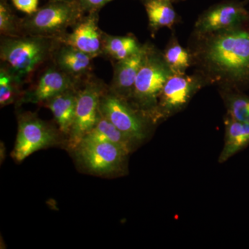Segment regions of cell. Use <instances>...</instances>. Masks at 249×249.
<instances>
[{"label": "cell", "instance_id": "obj_1", "mask_svg": "<svg viewBox=\"0 0 249 249\" xmlns=\"http://www.w3.org/2000/svg\"><path fill=\"white\" fill-rule=\"evenodd\" d=\"M187 48L195 71L219 89H249V20L237 27L191 34Z\"/></svg>", "mask_w": 249, "mask_h": 249}, {"label": "cell", "instance_id": "obj_2", "mask_svg": "<svg viewBox=\"0 0 249 249\" xmlns=\"http://www.w3.org/2000/svg\"><path fill=\"white\" fill-rule=\"evenodd\" d=\"M60 44L58 37L27 34L5 37L0 46L3 67L22 83L53 56Z\"/></svg>", "mask_w": 249, "mask_h": 249}, {"label": "cell", "instance_id": "obj_3", "mask_svg": "<svg viewBox=\"0 0 249 249\" xmlns=\"http://www.w3.org/2000/svg\"><path fill=\"white\" fill-rule=\"evenodd\" d=\"M145 58L134 84L129 102L155 124L157 121L159 98L167 80L173 74L163 52L146 42Z\"/></svg>", "mask_w": 249, "mask_h": 249}, {"label": "cell", "instance_id": "obj_4", "mask_svg": "<svg viewBox=\"0 0 249 249\" xmlns=\"http://www.w3.org/2000/svg\"><path fill=\"white\" fill-rule=\"evenodd\" d=\"M84 14L76 0L50 1L21 20L22 30L27 35L60 37Z\"/></svg>", "mask_w": 249, "mask_h": 249}, {"label": "cell", "instance_id": "obj_5", "mask_svg": "<svg viewBox=\"0 0 249 249\" xmlns=\"http://www.w3.org/2000/svg\"><path fill=\"white\" fill-rule=\"evenodd\" d=\"M100 112L134 142L146 138L150 126L155 124L129 101L109 89L101 96Z\"/></svg>", "mask_w": 249, "mask_h": 249}, {"label": "cell", "instance_id": "obj_6", "mask_svg": "<svg viewBox=\"0 0 249 249\" xmlns=\"http://www.w3.org/2000/svg\"><path fill=\"white\" fill-rule=\"evenodd\" d=\"M77 160L91 173L111 175L124 168L129 152L116 144L84 137L74 149Z\"/></svg>", "mask_w": 249, "mask_h": 249}, {"label": "cell", "instance_id": "obj_7", "mask_svg": "<svg viewBox=\"0 0 249 249\" xmlns=\"http://www.w3.org/2000/svg\"><path fill=\"white\" fill-rule=\"evenodd\" d=\"M206 86L204 78L196 71L192 74L173 73L165 83L159 98L158 122L183 110L195 95Z\"/></svg>", "mask_w": 249, "mask_h": 249}, {"label": "cell", "instance_id": "obj_8", "mask_svg": "<svg viewBox=\"0 0 249 249\" xmlns=\"http://www.w3.org/2000/svg\"><path fill=\"white\" fill-rule=\"evenodd\" d=\"M106 90L102 82L91 78L78 91L76 114L70 132V148L76 149L98 122L101 116L100 101Z\"/></svg>", "mask_w": 249, "mask_h": 249}, {"label": "cell", "instance_id": "obj_9", "mask_svg": "<svg viewBox=\"0 0 249 249\" xmlns=\"http://www.w3.org/2000/svg\"><path fill=\"white\" fill-rule=\"evenodd\" d=\"M59 142L56 131L33 114L21 116L13 157L20 162L34 152L55 145Z\"/></svg>", "mask_w": 249, "mask_h": 249}, {"label": "cell", "instance_id": "obj_10", "mask_svg": "<svg viewBox=\"0 0 249 249\" xmlns=\"http://www.w3.org/2000/svg\"><path fill=\"white\" fill-rule=\"evenodd\" d=\"M249 20V11L237 1H224L211 6L196 19L193 35H204L237 27Z\"/></svg>", "mask_w": 249, "mask_h": 249}, {"label": "cell", "instance_id": "obj_11", "mask_svg": "<svg viewBox=\"0 0 249 249\" xmlns=\"http://www.w3.org/2000/svg\"><path fill=\"white\" fill-rule=\"evenodd\" d=\"M103 35L98 27V12L83 16L71 32L58 37L61 43L71 46L93 58L103 54Z\"/></svg>", "mask_w": 249, "mask_h": 249}, {"label": "cell", "instance_id": "obj_12", "mask_svg": "<svg viewBox=\"0 0 249 249\" xmlns=\"http://www.w3.org/2000/svg\"><path fill=\"white\" fill-rule=\"evenodd\" d=\"M77 80L55 65L49 67L41 74L34 88L24 94L21 102L46 103L54 96L76 88Z\"/></svg>", "mask_w": 249, "mask_h": 249}, {"label": "cell", "instance_id": "obj_13", "mask_svg": "<svg viewBox=\"0 0 249 249\" xmlns=\"http://www.w3.org/2000/svg\"><path fill=\"white\" fill-rule=\"evenodd\" d=\"M146 52L145 43L137 53L116 62L112 82L109 89L117 96L129 101L139 70Z\"/></svg>", "mask_w": 249, "mask_h": 249}, {"label": "cell", "instance_id": "obj_14", "mask_svg": "<svg viewBox=\"0 0 249 249\" xmlns=\"http://www.w3.org/2000/svg\"><path fill=\"white\" fill-rule=\"evenodd\" d=\"M53 56L55 66L75 79H79L91 70L92 57L71 46L60 42Z\"/></svg>", "mask_w": 249, "mask_h": 249}, {"label": "cell", "instance_id": "obj_15", "mask_svg": "<svg viewBox=\"0 0 249 249\" xmlns=\"http://www.w3.org/2000/svg\"><path fill=\"white\" fill-rule=\"evenodd\" d=\"M78 91L71 88L54 96L45 103L52 111L60 132L70 134L76 114Z\"/></svg>", "mask_w": 249, "mask_h": 249}, {"label": "cell", "instance_id": "obj_16", "mask_svg": "<svg viewBox=\"0 0 249 249\" xmlns=\"http://www.w3.org/2000/svg\"><path fill=\"white\" fill-rule=\"evenodd\" d=\"M152 36L163 28L172 29L181 21L171 0H143Z\"/></svg>", "mask_w": 249, "mask_h": 249}, {"label": "cell", "instance_id": "obj_17", "mask_svg": "<svg viewBox=\"0 0 249 249\" xmlns=\"http://www.w3.org/2000/svg\"><path fill=\"white\" fill-rule=\"evenodd\" d=\"M225 142L219 161H226L249 145V124L234 120L227 116L225 119Z\"/></svg>", "mask_w": 249, "mask_h": 249}, {"label": "cell", "instance_id": "obj_18", "mask_svg": "<svg viewBox=\"0 0 249 249\" xmlns=\"http://www.w3.org/2000/svg\"><path fill=\"white\" fill-rule=\"evenodd\" d=\"M142 44L133 34L123 36L103 35V54L115 60H124L137 53L142 49Z\"/></svg>", "mask_w": 249, "mask_h": 249}, {"label": "cell", "instance_id": "obj_19", "mask_svg": "<svg viewBox=\"0 0 249 249\" xmlns=\"http://www.w3.org/2000/svg\"><path fill=\"white\" fill-rule=\"evenodd\" d=\"M85 137L112 142L123 147L129 153L132 150L134 143L129 137L123 133L101 114L94 127Z\"/></svg>", "mask_w": 249, "mask_h": 249}, {"label": "cell", "instance_id": "obj_20", "mask_svg": "<svg viewBox=\"0 0 249 249\" xmlns=\"http://www.w3.org/2000/svg\"><path fill=\"white\" fill-rule=\"evenodd\" d=\"M163 55L173 73H186L187 70L193 67L191 52L178 42L175 34H172L163 51Z\"/></svg>", "mask_w": 249, "mask_h": 249}, {"label": "cell", "instance_id": "obj_21", "mask_svg": "<svg viewBox=\"0 0 249 249\" xmlns=\"http://www.w3.org/2000/svg\"><path fill=\"white\" fill-rule=\"evenodd\" d=\"M227 115L234 120L249 124V96L240 90L220 89Z\"/></svg>", "mask_w": 249, "mask_h": 249}, {"label": "cell", "instance_id": "obj_22", "mask_svg": "<svg viewBox=\"0 0 249 249\" xmlns=\"http://www.w3.org/2000/svg\"><path fill=\"white\" fill-rule=\"evenodd\" d=\"M19 83L9 70L1 66L0 70V104L8 106L14 102Z\"/></svg>", "mask_w": 249, "mask_h": 249}, {"label": "cell", "instance_id": "obj_23", "mask_svg": "<svg viewBox=\"0 0 249 249\" xmlns=\"http://www.w3.org/2000/svg\"><path fill=\"white\" fill-rule=\"evenodd\" d=\"M22 21H18L9 5L1 0L0 2V32L6 37L19 36Z\"/></svg>", "mask_w": 249, "mask_h": 249}, {"label": "cell", "instance_id": "obj_24", "mask_svg": "<svg viewBox=\"0 0 249 249\" xmlns=\"http://www.w3.org/2000/svg\"><path fill=\"white\" fill-rule=\"evenodd\" d=\"M84 13H96L113 0H76Z\"/></svg>", "mask_w": 249, "mask_h": 249}, {"label": "cell", "instance_id": "obj_25", "mask_svg": "<svg viewBox=\"0 0 249 249\" xmlns=\"http://www.w3.org/2000/svg\"><path fill=\"white\" fill-rule=\"evenodd\" d=\"M15 7L27 14L28 16L35 14L38 10L39 0H11Z\"/></svg>", "mask_w": 249, "mask_h": 249}, {"label": "cell", "instance_id": "obj_26", "mask_svg": "<svg viewBox=\"0 0 249 249\" xmlns=\"http://www.w3.org/2000/svg\"><path fill=\"white\" fill-rule=\"evenodd\" d=\"M143 1V0H142ZM172 1H173V3L175 2H179V1H186V0H171Z\"/></svg>", "mask_w": 249, "mask_h": 249}, {"label": "cell", "instance_id": "obj_27", "mask_svg": "<svg viewBox=\"0 0 249 249\" xmlns=\"http://www.w3.org/2000/svg\"><path fill=\"white\" fill-rule=\"evenodd\" d=\"M50 1H55V0H50Z\"/></svg>", "mask_w": 249, "mask_h": 249}]
</instances>
